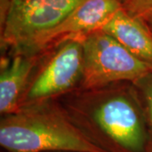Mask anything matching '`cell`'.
<instances>
[{
    "label": "cell",
    "mask_w": 152,
    "mask_h": 152,
    "mask_svg": "<svg viewBox=\"0 0 152 152\" xmlns=\"http://www.w3.org/2000/svg\"><path fill=\"white\" fill-rule=\"evenodd\" d=\"M123 9L132 16L142 19L152 14V0H124Z\"/></svg>",
    "instance_id": "cell-9"
},
{
    "label": "cell",
    "mask_w": 152,
    "mask_h": 152,
    "mask_svg": "<svg viewBox=\"0 0 152 152\" xmlns=\"http://www.w3.org/2000/svg\"><path fill=\"white\" fill-rule=\"evenodd\" d=\"M102 30L137 58L152 64V34L142 19L132 16L122 8Z\"/></svg>",
    "instance_id": "cell-7"
},
{
    "label": "cell",
    "mask_w": 152,
    "mask_h": 152,
    "mask_svg": "<svg viewBox=\"0 0 152 152\" xmlns=\"http://www.w3.org/2000/svg\"><path fill=\"white\" fill-rule=\"evenodd\" d=\"M84 0H10L1 43L26 53L41 34L63 21Z\"/></svg>",
    "instance_id": "cell-3"
},
{
    "label": "cell",
    "mask_w": 152,
    "mask_h": 152,
    "mask_svg": "<svg viewBox=\"0 0 152 152\" xmlns=\"http://www.w3.org/2000/svg\"><path fill=\"white\" fill-rule=\"evenodd\" d=\"M152 64L137 58L102 29L83 36V82L93 88L120 80H140Z\"/></svg>",
    "instance_id": "cell-2"
},
{
    "label": "cell",
    "mask_w": 152,
    "mask_h": 152,
    "mask_svg": "<svg viewBox=\"0 0 152 152\" xmlns=\"http://www.w3.org/2000/svg\"><path fill=\"white\" fill-rule=\"evenodd\" d=\"M144 92H145V96L146 99L148 113H149V118H150L151 124L152 127V80H150L144 86Z\"/></svg>",
    "instance_id": "cell-10"
},
{
    "label": "cell",
    "mask_w": 152,
    "mask_h": 152,
    "mask_svg": "<svg viewBox=\"0 0 152 152\" xmlns=\"http://www.w3.org/2000/svg\"><path fill=\"white\" fill-rule=\"evenodd\" d=\"M124 0H84L63 21L41 34L26 53L37 51L51 43L100 30L123 8Z\"/></svg>",
    "instance_id": "cell-5"
},
{
    "label": "cell",
    "mask_w": 152,
    "mask_h": 152,
    "mask_svg": "<svg viewBox=\"0 0 152 152\" xmlns=\"http://www.w3.org/2000/svg\"><path fill=\"white\" fill-rule=\"evenodd\" d=\"M142 20L145 23L146 26L148 27V29L150 30V31L152 34V14L151 15H147L145 17H144V18H142Z\"/></svg>",
    "instance_id": "cell-11"
},
{
    "label": "cell",
    "mask_w": 152,
    "mask_h": 152,
    "mask_svg": "<svg viewBox=\"0 0 152 152\" xmlns=\"http://www.w3.org/2000/svg\"><path fill=\"white\" fill-rule=\"evenodd\" d=\"M26 94L31 102L64 92L72 87L83 73V36L65 38Z\"/></svg>",
    "instance_id": "cell-4"
},
{
    "label": "cell",
    "mask_w": 152,
    "mask_h": 152,
    "mask_svg": "<svg viewBox=\"0 0 152 152\" xmlns=\"http://www.w3.org/2000/svg\"><path fill=\"white\" fill-rule=\"evenodd\" d=\"M34 65L31 57L16 55L10 64L1 72L0 76V112L2 114L14 113L18 99L27 81Z\"/></svg>",
    "instance_id": "cell-8"
},
{
    "label": "cell",
    "mask_w": 152,
    "mask_h": 152,
    "mask_svg": "<svg viewBox=\"0 0 152 152\" xmlns=\"http://www.w3.org/2000/svg\"><path fill=\"white\" fill-rule=\"evenodd\" d=\"M0 144L10 152H108L56 111L37 107L2 120Z\"/></svg>",
    "instance_id": "cell-1"
},
{
    "label": "cell",
    "mask_w": 152,
    "mask_h": 152,
    "mask_svg": "<svg viewBox=\"0 0 152 152\" xmlns=\"http://www.w3.org/2000/svg\"><path fill=\"white\" fill-rule=\"evenodd\" d=\"M94 118L104 133L120 146L133 152L143 150V124L139 112L129 99L110 98L99 106Z\"/></svg>",
    "instance_id": "cell-6"
}]
</instances>
